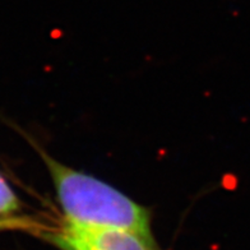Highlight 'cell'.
<instances>
[{"label":"cell","mask_w":250,"mask_h":250,"mask_svg":"<svg viewBox=\"0 0 250 250\" xmlns=\"http://www.w3.org/2000/svg\"><path fill=\"white\" fill-rule=\"evenodd\" d=\"M65 222L88 229L128 231L156 245L147 208L111 185L43 153Z\"/></svg>","instance_id":"obj_1"},{"label":"cell","mask_w":250,"mask_h":250,"mask_svg":"<svg viewBox=\"0 0 250 250\" xmlns=\"http://www.w3.org/2000/svg\"><path fill=\"white\" fill-rule=\"evenodd\" d=\"M21 209V202L7 180L0 175V218L10 217Z\"/></svg>","instance_id":"obj_2"},{"label":"cell","mask_w":250,"mask_h":250,"mask_svg":"<svg viewBox=\"0 0 250 250\" xmlns=\"http://www.w3.org/2000/svg\"><path fill=\"white\" fill-rule=\"evenodd\" d=\"M22 222L13 218H0V230H5V229H14V227H21Z\"/></svg>","instance_id":"obj_3"}]
</instances>
